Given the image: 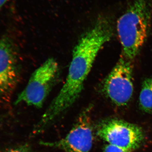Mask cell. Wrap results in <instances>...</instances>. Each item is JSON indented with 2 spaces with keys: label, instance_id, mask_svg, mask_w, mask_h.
<instances>
[{
  "label": "cell",
  "instance_id": "7",
  "mask_svg": "<svg viewBox=\"0 0 152 152\" xmlns=\"http://www.w3.org/2000/svg\"><path fill=\"white\" fill-rule=\"evenodd\" d=\"M18 77L16 55L10 39H0V96L7 94L16 84Z\"/></svg>",
  "mask_w": 152,
  "mask_h": 152
},
{
  "label": "cell",
  "instance_id": "10",
  "mask_svg": "<svg viewBox=\"0 0 152 152\" xmlns=\"http://www.w3.org/2000/svg\"><path fill=\"white\" fill-rule=\"evenodd\" d=\"M4 152H31L30 147L28 145H24L13 148L7 150Z\"/></svg>",
  "mask_w": 152,
  "mask_h": 152
},
{
  "label": "cell",
  "instance_id": "8",
  "mask_svg": "<svg viewBox=\"0 0 152 152\" xmlns=\"http://www.w3.org/2000/svg\"><path fill=\"white\" fill-rule=\"evenodd\" d=\"M139 101L143 110L152 113V78H147L143 82Z\"/></svg>",
  "mask_w": 152,
  "mask_h": 152
},
{
  "label": "cell",
  "instance_id": "2",
  "mask_svg": "<svg viewBox=\"0 0 152 152\" xmlns=\"http://www.w3.org/2000/svg\"><path fill=\"white\" fill-rule=\"evenodd\" d=\"M149 0H134L117 23V30L122 47L123 56L134 59L146 39L151 18Z\"/></svg>",
  "mask_w": 152,
  "mask_h": 152
},
{
  "label": "cell",
  "instance_id": "5",
  "mask_svg": "<svg viewBox=\"0 0 152 152\" xmlns=\"http://www.w3.org/2000/svg\"><path fill=\"white\" fill-rule=\"evenodd\" d=\"M88 108L79 116L72 130L65 137L56 141L40 142L42 145L66 152H89L92 146V127Z\"/></svg>",
  "mask_w": 152,
  "mask_h": 152
},
{
  "label": "cell",
  "instance_id": "3",
  "mask_svg": "<svg viewBox=\"0 0 152 152\" xmlns=\"http://www.w3.org/2000/svg\"><path fill=\"white\" fill-rule=\"evenodd\" d=\"M58 69L54 59H48L32 74L26 86L18 96L15 104L24 103L42 107L56 81Z\"/></svg>",
  "mask_w": 152,
  "mask_h": 152
},
{
  "label": "cell",
  "instance_id": "1",
  "mask_svg": "<svg viewBox=\"0 0 152 152\" xmlns=\"http://www.w3.org/2000/svg\"><path fill=\"white\" fill-rule=\"evenodd\" d=\"M113 32L111 19L102 15L82 36L74 49L65 83L36 125V132L44 131L77 101L99 52Z\"/></svg>",
  "mask_w": 152,
  "mask_h": 152
},
{
  "label": "cell",
  "instance_id": "9",
  "mask_svg": "<svg viewBox=\"0 0 152 152\" xmlns=\"http://www.w3.org/2000/svg\"><path fill=\"white\" fill-rule=\"evenodd\" d=\"M132 150L109 144L105 147L104 149V152H132Z\"/></svg>",
  "mask_w": 152,
  "mask_h": 152
},
{
  "label": "cell",
  "instance_id": "6",
  "mask_svg": "<svg viewBox=\"0 0 152 152\" xmlns=\"http://www.w3.org/2000/svg\"><path fill=\"white\" fill-rule=\"evenodd\" d=\"M98 134L109 144L132 151L139 147L144 139L140 128L118 120L103 123L98 129Z\"/></svg>",
  "mask_w": 152,
  "mask_h": 152
},
{
  "label": "cell",
  "instance_id": "4",
  "mask_svg": "<svg viewBox=\"0 0 152 152\" xmlns=\"http://www.w3.org/2000/svg\"><path fill=\"white\" fill-rule=\"evenodd\" d=\"M131 61L123 56L103 83L105 94L118 106L126 105L132 96L134 85Z\"/></svg>",
  "mask_w": 152,
  "mask_h": 152
},
{
  "label": "cell",
  "instance_id": "11",
  "mask_svg": "<svg viewBox=\"0 0 152 152\" xmlns=\"http://www.w3.org/2000/svg\"><path fill=\"white\" fill-rule=\"evenodd\" d=\"M9 0H0V10L2 8L3 6Z\"/></svg>",
  "mask_w": 152,
  "mask_h": 152
}]
</instances>
